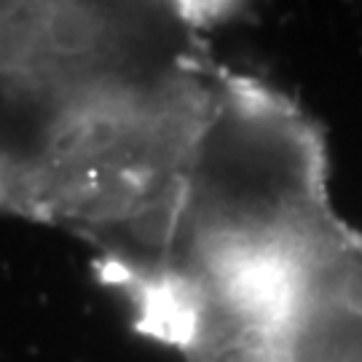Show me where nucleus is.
Segmentation results:
<instances>
[{
	"instance_id": "1",
	"label": "nucleus",
	"mask_w": 362,
	"mask_h": 362,
	"mask_svg": "<svg viewBox=\"0 0 362 362\" xmlns=\"http://www.w3.org/2000/svg\"><path fill=\"white\" fill-rule=\"evenodd\" d=\"M212 3H0V209L81 233L127 293L167 252L223 65Z\"/></svg>"
},
{
	"instance_id": "2",
	"label": "nucleus",
	"mask_w": 362,
	"mask_h": 362,
	"mask_svg": "<svg viewBox=\"0 0 362 362\" xmlns=\"http://www.w3.org/2000/svg\"><path fill=\"white\" fill-rule=\"evenodd\" d=\"M209 327L215 362H362V231L325 194L185 269L158 322Z\"/></svg>"
}]
</instances>
